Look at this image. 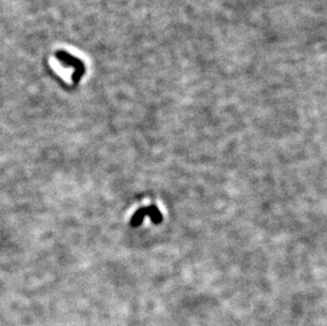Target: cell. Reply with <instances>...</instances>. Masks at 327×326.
<instances>
[{"instance_id": "obj_1", "label": "cell", "mask_w": 327, "mask_h": 326, "mask_svg": "<svg viewBox=\"0 0 327 326\" xmlns=\"http://www.w3.org/2000/svg\"><path fill=\"white\" fill-rule=\"evenodd\" d=\"M55 57L58 59L61 64L67 68H73L74 72L71 77V80L73 82L74 85H78L80 83L81 79L84 77L85 71H86V67L84 63L79 59L78 57L71 55L69 52L64 51V50H59L55 52Z\"/></svg>"}, {"instance_id": "obj_2", "label": "cell", "mask_w": 327, "mask_h": 326, "mask_svg": "<svg viewBox=\"0 0 327 326\" xmlns=\"http://www.w3.org/2000/svg\"><path fill=\"white\" fill-rule=\"evenodd\" d=\"M146 215L147 216H150L153 219V221H155V222H159L161 220V214H160L159 210L156 206L152 205V206L145 207V209H140L139 211H137V213L133 215V217L130 220L131 226L138 227Z\"/></svg>"}]
</instances>
